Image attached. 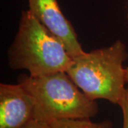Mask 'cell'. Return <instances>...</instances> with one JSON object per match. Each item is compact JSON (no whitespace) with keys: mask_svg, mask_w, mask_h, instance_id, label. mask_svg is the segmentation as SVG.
Instances as JSON below:
<instances>
[{"mask_svg":"<svg viewBox=\"0 0 128 128\" xmlns=\"http://www.w3.org/2000/svg\"><path fill=\"white\" fill-rule=\"evenodd\" d=\"M18 83L32 97L36 120L50 123L58 120L91 118L98 113L96 100L90 99L66 71L22 76Z\"/></svg>","mask_w":128,"mask_h":128,"instance_id":"3957f363","label":"cell"},{"mask_svg":"<svg viewBox=\"0 0 128 128\" xmlns=\"http://www.w3.org/2000/svg\"><path fill=\"white\" fill-rule=\"evenodd\" d=\"M35 119L32 97L19 84H0V128H24Z\"/></svg>","mask_w":128,"mask_h":128,"instance_id":"5b68a950","label":"cell"},{"mask_svg":"<svg viewBox=\"0 0 128 128\" xmlns=\"http://www.w3.org/2000/svg\"><path fill=\"white\" fill-rule=\"evenodd\" d=\"M14 70H26L32 76L66 71L73 61L64 44L28 9L22 11L14 41L7 50Z\"/></svg>","mask_w":128,"mask_h":128,"instance_id":"7a4b0ae2","label":"cell"},{"mask_svg":"<svg viewBox=\"0 0 128 128\" xmlns=\"http://www.w3.org/2000/svg\"><path fill=\"white\" fill-rule=\"evenodd\" d=\"M28 10L64 44L72 58L84 53L72 24L64 16L57 0H28Z\"/></svg>","mask_w":128,"mask_h":128,"instance_id":"277c9868","label":"cell"},{"mask_svg":"<svg viewBox=\"0 0 128 128\" xmlns=\"http://www.w3.org/2000/svg\"><path fill=\"white\" fill-rule=\"evenodd\" d=\"M128 58L125 44L117 40L109 46L73 57L66 73L90 99H102L119 105L127 89L123 64Z\"/></svg>","mask_w":128,"mask_h":128,"instance_id":"6da1fadb","label":"cell"},{"mask_svg":"<svg viewBox=\"0 0 128 128\" xmlns=\"http://www.w3.org/2000/svg\"><path fill=\"white\" fill-rule=\"evenodd\" d=\"M24 128H52L50 126V123L41 121L38 120L34 119L32 120L29 123L26 125Z\"/></svg>","mask_w":128,"mask_h":128,"instance_id":"ba28073f","label":"cell"},{"mask_svg":"<svg viewBox=\"0 0 128 128\" xmlns=\"http://www.w3.org/2000/svg\"><path fill=\"white\" fill-rule=\"evenodd\" d=\"M126 70H127V83H128V66L126 68Z\"/></svg>","mask_w":128,"mask_h":128,"instance_id":"9c48e42d","label":"cell"},{"mask_svg":"<svg viewBox=\"0 0 128 128\" xmlns=\"http://www.w3.org/2000/svg\"><path fill=\"white\" fill-rule=\"evenodd\" d=\"M127 18H128V14H127Z\"/></svg>","mask_w":128,"mask_h":128,"instance_id":"30bf717a","label":"cell"},{"mask_svg":"<svg viewBox=\"0 0 128 128\" xmlns=\"http://www.w3.org/2000/svg\"><path fill=\"white\" fill-rule=\"evenodd\" d=\"M50 124L52 128H113L111 120H105L95 122L90 118L58 120L50 122Z\"/></svg>","mask_w":128,"mask_h":128,"instance_id":"8992f818","label":"cell"},{"mask_svg":"<svg viewBox=\"0 0 128 128\" xmlns=\"http://www.w3.org/2000/svg\"><path fill=\"white\" fill-rule=\"evenodd\" d=\"M119 106L122 112V128H128V86Z\"/></svg>","mask_w":128,"mask_h":128,"instance_id":"52a82bcc","label":"cell"}]
</instances>
